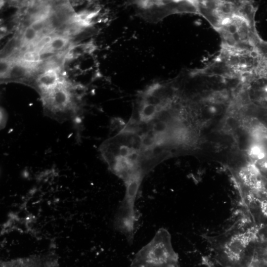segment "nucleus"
Here are the masks:
<instances>
[{
	"label": "nucleus",
	"instance_id": "1",
	"mask_svg": "<svg viewBox=\"0 0 267 267\" xmlns=\"http://www.w3.org/2000/svg\"><path fill=\"white\" fill-rule=\"evenodd\" d=\"M257 6L250 0H204L200 15L218 32L221 47L246 49L263 40L255 21Z\"/></svg>",
	"mask_w": 267,
	"mask_h": 267
},
{
	"label": "nucleus",
	"instance_id": "2",
	"mask_svg": "<svg viewBox=\"0 0 267 267\" xmlns=\"http://www.w3.org/2000/svg\"><path fill=\"white\" fill-rule=\"evenodd\" d=\"M131 267H179L178 256L173 247L171 236L165 228L159 229L153 238L134 255Z\"/></svg>",
	"mask_w": 267,
	"mask_h": 267
},
{
	"label": "nucleus",
	"instance_id": "3",
	"mask_svg": "<svg viewBox=\"0 0 267 267\" xmlns=\"http://www.w3.org/2000/svg\"><path fill=\"white\" fill-rule=\"evenodd\" d=\"M259 228L251 226L226 237L217 247L218 255L226 267H241L253 248Z\"/></svg>",
	"mask_w": 267,
	"mask_h": 267
},
{
	"label": "nucleus",
	"instance_id": "4",
	"mask_svg": "<svg viewBox=\"0 0 267 267\" xmlns=\"http://www.w3.org/2000/svg\"><path fill=\"white\" fill-rule=\"evenodd\" d=\"M42 97L44 105L54 114L74 110L72 94L61 83L52 90L42 94Z\"/></svg>",
	"mask_w": 267,
	"mask_h": 267
},
{
	"label": "nucleus",
	"instance_id": "5",
	"mask_svg": "<svg viewBox=\"0 0 267 267\" xmlns=\"http://www.w3.org/2000/svg\"><path fill=\"white\" fill-rule=\"evenodd\" d=\"M0 267H60V266L55 257L49 254H42L2 262Z\"/></svg>",
	"mask_w": 267,
	"mask_h": 267
},
{
	"label": "nucleus",
	"instance_id": "6",
	"mask_svg": "<svg viewBox=\"0 0 267 267\" xmlns=\"http://www.w3.org/2000/svg\"><path fill=\"white\" fill-rule=\"evenodd\" d=\"M37 83L42 94L55 88L60 82L57 72L55 69H51L39 76Z\"/></svg>",
	"mask_w": 267,
	"mask_h": 267
},
{
	"label": "nucleus",
	"instance_id": "7",
	"mask_svg": "<svg viewBox=\"0 0 267 267\" xmlns=\"http://www.w3.org/2000/svg\"><path fill=\"white\" fill-rule=\"evenodd\" d=\"M69 40L64 36H56L52 38L50 43L41 51V54L54 53L64 49L68 44Z\"/></svg>",
	"mask_w": 267,
	"mask_h": 267
},
{
	"label": "nucleus",
	"instance_id": "8",
	"mask_svg": "<svg viewBox=\"0 0 267 267\" xmlns=\"http://www.w3.org/2000/svg\"><path fill=\"white\" fill-rule=\"evenodd\" d=\"M24 63L12 64L8 77L18 78L24 76L27 74L29 67Z\"/></svg>",
	"mask_w": 267,
	"mask_h": 267
},
{
	"label": "nucleus",
	"instance_id": "9",
	"mask_svg": "<svg viewBox=\"0 0 267 267\" xmlns=\"http://www.w3.org/2000/svg\"><path fill=\"white\" fill-rule=\"evenodd\" d=\"M41 53L39 51L33 49L25 52L22 57L23 63L28 65H32L40 62Z\"/></svg>",
	"mask_w": 267,
	"mask_h": 267
},
{
	"label": "nucleus",
	"instance_id": "10",
	"mask_svg": "<svg viewBox=\"0 0 267 267\" xmlns=\"http://www.w3.org/2000/svg\"><path fill=\"white\" fill-rule=\"evenodd\" d=\"M39 33L30 25L24 31L22 36V43L25 45L34 42L38 38Z\"/></svg>",
	"mask_w": 267,
	"mask_h": 267
},
{
	"label": "nucleus",
	"instance_id": "11",
	"mask_svg": "<svg viewBox=\"0 0 267 267\" xmlns=\"http://www.w3.org/2000/svg\"><path fill=\"white\" fill-rule=\"evenodd\" d=\"M12 63L6 59L0 60V77L1 78H7L9 74Z\"/></svg>",
	"mask_w": 267,
	"mask_h": 267
},
{
	"label": "nucleus",
	"instance_id": "12",
	"mask_svg": "<svg viewBox=\"0 0 267 267\" xmlns=\"http://www.w3.org/2000/svg\"><path fill=\"white\" fill-rule=\"evenodd\" d=\"M52 38L50 36H45L40 39L35 45V49L41 51L50 43Z\"/></svg>",
	"mask_w": 267,
	"mask_h": 267
},
{
	"label": "nucleus",
	"instance_id": "13",
	"mask_svg": "<svg viewBox=\"0 0 267 267\" xmlns=\"http://www.w3.org/2000/svg\"><path fill=\"white\" fill-rule=\"evenodd\" d=\"M30 26L39 33L44 27V19H37Z\"/></svg>",
	"mask_w": 267,
	"mask_h": 267
}]
</instances>
